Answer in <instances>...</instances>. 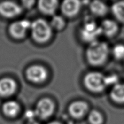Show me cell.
Listing matches in <instances>:
<instances>
[{
    "instance_id": "obj_1",
    "label": "cell",
    "mask_w": 124,
    "mask_h": 124,
    "mask_svg": "<svg viewBox=\"0 0 124 124\" xmlns=\"http://www.w3.org/2000/svg\"><path fill=\"white\" fill-rule=\"evenodd\" d=\"M109 48L107 44L100 41H94L90 44L87 51L88 62L93 65H99L107 59Z\"/></svg>"
},
{
    "instance_id": "obj_2",
    "label": "cell",
    "mask_w": 124,
    "mask_h": 124,
    "mask_svg": "<svg viewBox=\"0 0 124 124\" xmlns=\"http://www.w3.org/2000/svg\"><path fill=\"white\" fill-rule=\"evenodd\" d=\"M30 30L33 39L39 43L47 42L52 34L51 25L42 19H36L31 23Z\"/></svg>"
},
{
    "instance_id": "obj_3",
    "label": "cell",
    "mask_w": 124,
    "mask_h": 124,
    "mask_svg": "<svg viewBox=\"0 0 124 124\" xmlns=\"http://www.w3.org/2000/svg\"><path fill=\"white\" fill-rule=\"evenodd\" d=\"M84 82L87 88L93 92H102L108 86L107 76L99 72H90L86 75Z\"/></svg>"
},
{
    "instance_id": "obj_4",
    "label": "cell",
    "mask_w": 124,
    "mask_h": 124,
    "mask_svg": "<svg viewBox=\"0 0 124 124\" xmlns=\"http://www.w3.org/2000/svg\"><path fill=\"white\" fill-rule=\"evenodd\" d=\"M102 33L100 27L93 21H88L84 24L81 29V36L84 41L93 42Z\"/></svg>"
},
{
    "instance_id": "obj_5",
    "label": "cell",
    "mask_w": 124,
    "mask_h": 124,
    "mask_svg": "<svg viewBox=\"0 0 124 124\" xmlns=\"http://www.w3.org/2000/svg\"><path fill=\"white\" fill-rule=\"evenodd\" d=\"M47 70L41 65H32L26 70V76L27 79L35 83L44 82L47 79Z\"/></svg>"
},
{
    "instance_id": "obj_6",
    "label": "cell",
    "mask_w": 124,
    "mask_h": 124,
    "mask_svg": "<svg viewBox=\"0 0 124 124\" xmlns=\"http://www.w3.org/2000/svg\"><path fill=\"white\" fill-rule=\"evenodd\" d=\"M54 111V104L50 99L43 98L37 103L35 109V115L41 119H44L49 117Z\"/></svg>"
},
{
    "instance_id": "obj_7",
    "label": "cell",
    "mask_w": 124,
    "mask_h": 124,
    "mask_svg": "<svg viewBox=\"0 0 124 124\" xmlns=\"http://www.w3.org/2000/svg\"><path fill=\"white\" fill-rule=\"evenodd\" d=\"M31 23L27 20H21L12 23L10 26L9 31L13 37L17 39L23 38L27 31L30 29Z\"/></svg>"
},
{
    "instance_id": "obj_8",
    "label": "cell",
    "mask_w": 124,
    "mask_h": 124,
    "mask_svg": "<svg viewBox=\"0 0 124 124\" xmlns=\"http://www.w3.org/2000/svg\"><path fill=\"white\" fill-rule=\"evenodd\" d=\"M22 12V8L12 1H4L0 3V13L6 18L18 16Z\"/></svg>"
},
{
    "instance_id": "obj_9",
    "label": "cell",
    "mask_w": 124,
    "mask_h": 124,
    "mask_svg": "<svg viewBox=\"0 0 124 124\" xmlns=\"http://www.w3.org/2000/svg\"><path fill=\"white\" fill-rule=\"evenodd\" d=\"M16 84L11 78H6L0 80V95L7 97L13 94L15 92Z\"/></svg>"
},
{
    "instance_id": "obj_10",
    "label": "cell",
    "mask_w": 124,
    "mask_h": 124,
    "mask_svg": "<svg viewBox=\"0 0 124 124\" xmlns=\"http://www.w3.org/2000/svg\"><path fill=\"white\" fill-rule=\"evenodd\" d=\"M81 3L79 1L67 0L64 1L61 4V10L68 16H73L78 13L81 8Z\"/></svg>"
},
{
    "instance_id": "obj_11",
    "label": "cell",
    "mask_w": 124,
    "mask_h": 124,
    "mask_svg": "<svg viewBox=\"0 0 124 124\" xmlns=\"http://www.w3.org/2000/svg\"><path fill=\"white\" fill-rule=\"evenodd\" d=\"M69 113L75 118H81L88 110V105L85 102L76 101L71 103L69 108Z\"/></svg>"
},
{
    "instance_id": "obj_12",
    "label": "cell",
    "mask_w": 124,
    "mask_h": 124,
    "mask_svg": "<svg viewBox=\"0 0 124 124\" xmlns=\"http://www.w3.org/2000/svg\"><path fill=\"white\" fill-rule=\"evenodd\" d=\"M58 1L55 0H41L38 2V7L41 12L46 15H52L58 7Z\"/></svg>"
},
{
    "instance_id": "obj_13",
    "label": "cell",
    "mask_w": 124,
    "mask_h": 124,
    "mask_svg": "<svg viewBox=\"0 0 124 124\" xmlns=\"http://www.w3.org/2000/svg\"><path fill=\"white\" fill-rule=\"evenodd\" d=\"M20 107L16 101H10L4 103L2 106L3 113L8 117H15L19 111Z\"/></svg>"
},
{
    "instance_id": "obj_14",
    "label": "cell",
    "mask_w": 124,
    "mask_h": 124,
    "mask_svg": "<svg viewBox=\"0 0 124 124\" xmlns=\"http://www.w3.org/2000/svg\"><path fill=\"white\" fill-rule=\"evenodd\" d=\"M111 98L117 103H124V84H116L110 93Z\"/></svg>"
},
{
    "instance_id": "obj_15",
    "label": "cell",
    "mask_w": 124,
    "mask_h": 124,
    "mask_svg": "<svg viewBox=\"0 0 124 124\" xmlns=\"http://www.w3.org/2000/svg\"><path fill=\"white\" fill-rule=\"evenodd\" d=\"M102 33L107 36H112L117 30V25L115 21L110 19L104 20L100 27Z\"/></svg>"
},
{
    "instance_id": "obj_16",
    "label": "cell",
    "mask_w": 124,
    "mask_h": 124,
    "mask_svg": "<svg viewBox=\"0 0 124 124\" xmlns=\"http://www.w3.org/2000/svg\"><path fill=\"white\" fill-rule=\"evenodd\" d=\"M90 9L94 14L98 16H104L107 12V7L105 4L99 1H94L90 4Z\"/></svg>"
},
{
    "instance_id": "obj_17",
    "label": "cell",
    "mask_w": 124,
    "mask_h": 124,
    "mask_svg": "<svg viewBox=\"0 0 124 124\" xmlns=\"http://www.w3.org/2000/svg\"><path fill=\"white\" fill-rule=\"evenodd\" d=\"M112 12L119 21L124 23V1L115 2L112 6Z\"/></svg>"
},
{
    "instance_id": "obj_18",
    "label": "cell",
    "mask_w": 124,
    "mask_h": 124,
    "mask_svg": "<svg viewBox=\"0 0 124 124\" xmlns=\"http://www.w3.org/2000/svg\"><path fill=\"white\" fill-rule=\"evenodd\" d=\"M88 120L91 124H102L103 122V117L99 111L93 110L88 115Z\"/></svg>"
},
{
    "instance_id": "obj_19",
    "label": "cell",
    "mask_w": 124,
    "mask_h": 124,
    "mask_svg": "<svg viewBox=\"0 0 124 124\" xmlns=\"http://www.w3.org/2000/svg\"><path fill=\"white\" fill-rule=\"evenodd\" d=\"M65 25L64 19L60 16H54L51 21V27L57 30H61Z\"/></svg>"
},
{
    "instance_id": "obj_20",
    "label": "cell",
    "mask_w": 124,
    "mask_h": 124,
    "mask_svg": "<svg viewBox=\"0 0 124 124\" xmlns=\"http://www.w3.org/2000/svg\"><path fill=\"white\" fill-rule=\"evenodd\" d=\"M113 53L116 58L118 59H124V45L117 44L115 46Z\"/></svg>"
},
{
    "instance_id": "obj_21",
    "label": "cell",
    "mask_w": 124,
    "mask_h": 124,
    "mask_svg": "<svg viewBox=\"0 0 124 124\" xmlns=\"http://www.w3.org/2000/svg\"><path fill=\"white\" fill-rule=\"evenodd\" d=\"M34 2H35V1H23V5H24L25 7H27V8H30V7L33 6Z\"/></svg>"
},
{
    "instance_id": "obj_22",
    "label": "cell",
    "mask_w": 124,
    "mask_h": 124,
    "mask_svg": "<svg viewBox=\"0 0 124 124\" xmlns=\"http://www.w3.org/2000/svg\"><path fill=\"white\" fill-rule=\"evenodd\" d=\"M27 124H39L38 122H36V121H35L34 119H31V120H29V122Z\"/></svg>"
},
{
    "instance_id": "obj_23",
    "label": "cell",
    "mask_w": 124,
    "mask_h": 124,
    "mask_svg": "<svg viewBox=\"0 0 124 124\" xmlns=\"http://www.w3.org/2000/svg\"><path fill=\"white\" fill-rule=\"evenodd\" d=\"M48 124H61L58 122H50V123Z\"/></svg>"
}]
</instances>
